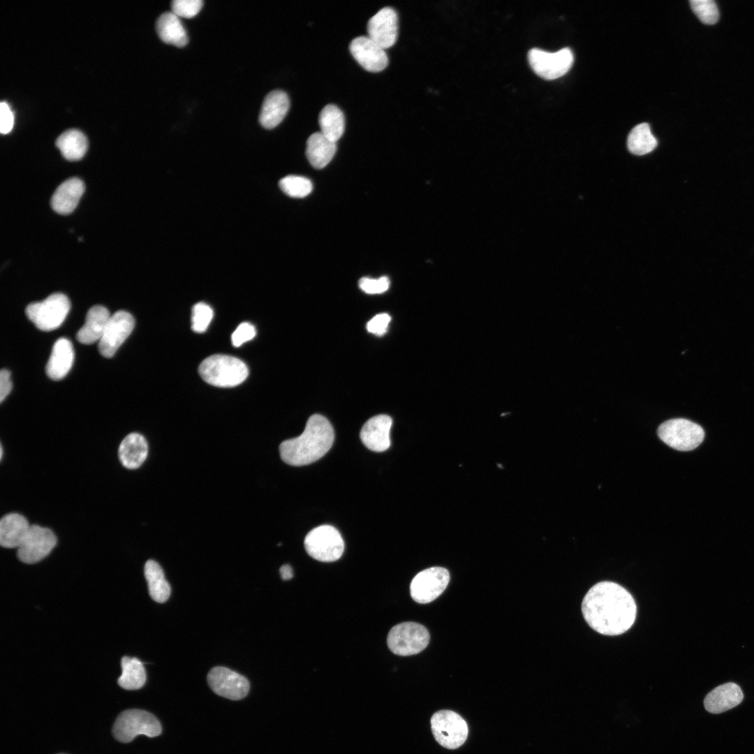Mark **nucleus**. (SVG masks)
<instances>
[{
  "mask_svg": "<svg viewBox=\"0 0 754 754\" xmlns=\"http://www.w3.org/2000/svg\"><path fill=\"white\" fill-rule=\"evenodd\" d=\"M582 612L586 623L596 632L619 635L634 623L637 607L626 589L615 582L605 581L589 590L582 600Z\"/></svg>",
  "mask_w": 754,
  "mask_h": 754,
  "instance_id": "nucleus-1",
  "label": "nucleus"
},
{
  "mask_svg": "<svg viewBox=\"0 0 754 754\" xmlns=\"http://www.w3.org/2000/svg\"><path fill=\"white\" fill-rule=\"evenodd\" d=\"M334 440V429L328 420L314 414L308 419L301 435L280 444V456L291 466L308 465L323 457L331 448Z\"/></svg>",
  "mask_w": 754,
  "mask_h": 754,
  "instance_id": "nucleus-2",
  "label": "nucleus"
},
{
  "mask_svg": "<svg viewBox=\"0 0 754 754\" xmlns=\"http://www.w3.org/2000/svg\"><path fill=\"white\" fill-rule=\"evenodd\" d=\"M202 378L220 387H232L244 382L249 375L246 364L233 356L216 354L205 359L198 367Z\"/></svg>",
  "mask_w": 754,
  "mask_h": 754,
  "instance_id": "nucleus-3",
  "label": "nucleus"
},
{
  "mask_svg": "<svg viewBox=\"0 0 754 754\" xmlns=\"http://www.w3.org/2000/svg\"><path fill=\"white\" fill-rule=\"evenodd\" d=\"M70 308L71 303L68 297L57 293L49 295L43 301L29 304L25 313L38 329L51 331L63 323Z\"/></svg>",
  "mask_w": 754,
  "mask_h": 754,
  "instance_id": "nucleus-4",
  "label": "nucleus"
},
{
  "mask_svg": "<svg viewBox=\"0 0 754 754\" xmlns=\"http://www.w3.org/2000/svg\"><path fill=\"white\" fill-rule=\"evenodd\" d=\"M658 435L670 447L679 451H690L702 443L704 431L700 425L689 420L674 418L659 426Z\"/></svg>",
  "mask_w": 754,
  "mask_h": 754,
  "instance_id": "nucleus-5",
  "label": "nucleus"
},
{
  "mask_svg": "<svg viewBox=\"0 0 754 754\" xmlns=\"http://www.w3.org/2000/svg\"><path fill=\"white\" fill-rule=\"evenodd\" d=\"M161 733V725L158 719L153 714L140 709L123 711L113 726L115 738L124 743L131 741L139 734L154 737Z\"/></svg>",
  "mask_w": 754,
  "mask_h": 754,
  "instance_id": "nucleus-6",
  "label": "nucleus"
},
{
  "mask_svg": "<svg viewBox=\"0 0 754 754\" xmlns=\"http://www.w3.org/2000/svg\"><path fill=\"white\" fill-rule=\"evenodd\" d=\"M429 633L424 626L408 621L394 626L387 635V643L394 654L407 656L423 651L429 644Z\"/></svg>",
  "mask_w": 754,
  "mask_h": 754,
  "instance_id": "nucleus-7",
  "label": "nucleus"
},
{
  "mask_svg": "<svg viewBox=\"0 0 754 754\" xmlns=\"http://www.w3.org/2000/svg\"><path fill=\"white\" fill-rule=\"evenodd\" d=\"M304 547L309 556L322 562H333L343 554L344 542L340 533L330 525H321L305 537Z\"/></svg>",
  "mask_w": 754,
  "mask_h": 754,
  "instance_id": "nucleus-8",
  "label": "nucleus"
},
{
  "mask_svg": "<svg viewBox=\"0 0 754 754\" xmlns=\"http://www.w3.org/2000/svg\"><path fill=\"white\" fill-rule=\"evenodd\" d=\"M431 727L438 743L449 749L461 746L468 736L466 721L459 714L449 710L435 713L431 718Z\"/></svg>",
  "mask_w": 754,
  "mask_h": 754,
  "instance_id": "nucleus-9",
  "label": "nucleus"
},
{
  "mask_svg": "<svg viewBox=\"0 0 754 754\" xmlns=\"http://www.w3.org/2000/svg\"><path fill=\"white\" fill-rule=\"evenodd\" d=\"M528 60L535 74L543 79L552 80L564 75L570 69L574 56L568 47L553 53L533 48L528 53Z\"/></svg>",
  "mask_w": 754,
  "mask_h": 754,
  "instance_id": "nucleus-10",
  "label": "nucleus"
},
{
  "mask_svg": "<svg viewBox=\"0 0 754 754\" xmlns=\"http://www.w3.org/2000/svg\"><path fill=\"white\" fill-rule=\"evenodd\" d=\"M450 581L448 570L442 567H432L417 573L410 585L412 598L421 604L437 598L446 589Z\"/></svg>",
  "mask_w": 754,
  "mask_h": 754,
  "instance_id": "nucleus-11",
  "label": "nucleus"
},
{
  "mask_svg": "<svg viewBox=\"0 0 754 754\" xmlns=\"http://www.w3.org/2000/svg\"><path fill=\"white\" fill-rule=\"evenodd\" d=\"M57 544V538L52 530L38 525L30 528L17 547L18 559L25 563H35L46 557Z\"/></svg>",
  "mask_w": 754,
  "mask_h": 754,
  "instance_id": "nucleus-12",
  "label": "nucleus"
},
{
  "mask_svg": "<svg viewBox=\"0 0 754 754\" xmlns=\"http://www.w3.org/2000/svg\"><path fill=\"white\" fill-rule=\"evenodd\" d=\"M135 320L131 313L121 310L111 315L98 341L99 353L112 357L133 331Z\"/></svg>",
  "mask_w": 754,
  "mask_h": 754,
  "instance_id": "nucleus-13",
  "label": "nucleus"
},
{
  "mask_svg": "<svg viewBox=\"0 0 754 754\" xmlns=\"http://www.w3.org/2000/svg\"><path fill=\"white\" fill-rule=\"evenodd\" d=\"M207 682L216 694L232 700H239L246 697L250 687L246 677L230 669L220 666L210 670L207 674Z\"/></svg>",
  "mask_w": 754,
  "mask_h": 754,
  "instance_id": "nucleus-14",
  "label": "nucleus"
},
{
  "mask_svg": "<svg viewBox=\"0 0 754 754\" xmlns=\"http://www.w3.org/2000/svg\"><path fill=\"white\" fill-rule=\"evenodd\" d=\"M349 50L353 58L367 71L380 72L388 64L385 49L368 36H360L353 39Z\"/></svg>",
  "mask_w": 754,
  "mask_h": 754,
  "instance_id": "nucleus-15",
  "label": "nucleus"
},
{
  "mask_svg": "<svg viewBox=\"0 0 754 754\" xmlns=\"http://www.w3.org/2000/svg\"><path fill=\"white\" fill-rule=\"evenodd\" d=\"M368 36L385 50L394 45L398 36L396 10L387 6L379 10L367 23Z\"/></svg>",
  "mask_w": 754,
  "mask_h": 754,
  "instance_id": "nucleus-16",
  "label": "nucleus"
},
{
  "mask_svg": "<svg viewBox=\"0 0 754 754\" xmlns=\"http://www.w3.org/2000/svg\"><path fill=\"white\" fill-rule=\"evenodd\" d=\"M392 418L387 415H378L369 419L362 426L360 436L362 443L370 450L380 452L390 446V431Z\"/></svg>",
  "mask_w": 754,
  "mask_h": 754,
  "instance_id": "nucleus-17",
  "label": "nucleus"
},
{
  "mask_svg": "<svg viewBox=\"0 0 754 754\" xmlns=\"http://www.w3.org/2000/svg\"><path fill=\"white\" fill-rule=\"evenodd\" d=\"M744 699L741 688L729 682L716 687L704 700V705L711 714H720L739 705Z\"/></svg>",
  "mask_w": 754,
  "mask_h": 754,
  "instance_id": "nucleus-18",
  "label": "nucleus"
},
{
  "mask_svg": "<svg viewBox=\"0 0 754 754\" xmlns=\"http://www.w3.org/2000/svg\"><path fill=\"white\" fill-rule=\"evenodd\" d=\"M290 108L287 94L282 90L269 92L264 99L259 114V122L267 129L277 126L284 119Z\"/></svg>",
  "mask_w": 754,
  "mask_h": 754,
  "instance_id": "nucleus-19",
  "label": "nucleus"
},
{
  "mask_svg": "<svg viewBox=\"0 0 754 754\" xmlns=\"http://www.w3.org/2000/svg\"><path fill=\"white\" fill-rule=\"evenodd\" d=\"M73 360L74 350L71 342L64 337L58 339L53 345L46 364L47 375L54 380L62 379L71 369Z\"/></svg>",
  "mask_w": 754,
  "mask_h": 754,
  "instance_id": "nucleus-20",
  "label": "nucleus"
},
{
  "mask_svg": "<svg viewBox=\"0 0 754 754\" xmlns=\"http://www.w3.org/2000/svg\"><path fill=\"white\" fill-rule=\"evenodd\" d=\"M84 191V184L81 179L73 177L64 181L52 196V208L60 214L71 213L77 207Z\"/></svg>",
  "mask_w": 754,
  "mask_h": 754,
  "instance_id": "nucleus-21",
  "label": "nucleus"
},
{
  "mask_svg": "<svg viewBox=\"0 0 754 754\" xmlns=\"http://www.w3.org/2000/svg\"><path fill=\"white\" fill-rule=\"evenodd\" d=\"M118 454L120 462L126 468L136 469L145 461L148 454V443L138 433L128 434L121 442Z\"/></svg>",
  "mask_w": 754,
  "mask_h": 754,
  "instance_id": "nucleus-22",
  "label": "nucleus"
},
{
  "mask_svg": "<svg viewBox=\"0 0 754 754\" xmlns=\"http://www.w3.org/2000/svg\"><path fill=\"white\" fill-rule=\"evenodd\" d=\"M111 315L107 308L95 305L88 311L84 324L76 338L83 344H91L101 339Z\"/></svg>",
  "mask_w": 754,
  "mask_h": 754,
  "instance_id": "nucleus-23",
  "label": "nucleus"
},
{
  "mask_svg": "<svg viewBox=\"0 0 754 754\" xmlns=\"http://www.w3.org/2000/svg\"><path fill=\"white\" fill-rule=\"evenodd\" d=\"M30 526L27 519L18 513L4 515L0 522V544L6 548H17Z\"/></svg>",
  "mask_w": 754,
  "mask_h": 754,
  "instance_id": "nucleus-24",
  "label": "nucleus"
},
{
  "mask_svg": "<svg viewBox=\"0 0 754 754\" xmlns=\"http://www.w3.org/2000/svg\"><path fill=\"white\" fill-rule=\"evenodd\" d=\"M337 151V142L327 138L320 131L312 133L306 140V155L315 168H325Z\"/></svg>",
  "mask_w": 754,
  "mask_h": 754,
  "instance_id": "nucleus-25",
  "label": "nucleus"
},
{
  "mask_svg": "<svg viewBox=\"0 0 754 754\" xmlns=\"http://www.w3.org/2000/svg\"><path fill=\"white\" fill-rule=\"evenodd\" d=\"M158 36L165 43L178 47H184L188 37L179 17L172 11L161 14L156 23Z\"/></svg>",
  "mask_w": 754,
  "mask_h": 754,
  "instance_id": "nucleus-26",
  "label": "nucleus"
},
{
  "mask_svg": "<svg viewBox=\"0 0 754 754\" xmlns=\"http://www.w3.org/2000/svg\"><path fill=\"white\" fill-rule=\"evenodd\" d=\"M144 572L151 598L157 603L165 602L170 597L171 589L160 565L154 560H148Z\"/></svg>",
  "mask_w": 754,
  "mask_h": 754,
  "instance_id": "nucleus-27",
  "label": "nucleus"
},
{
  "mask_svg": "<svg viewBox=\"0 0 754 754\" xmlns=\"http://www.w3.org/2000/svg\"><path fill=\"white\" fill-rule=\"evenodd\" d=\"M56 146L62 156L68 161H77L85 154L88 141L79 130L70 129L61 133L56 140Z\"/></svg>",
  "mask_w": 754,
  "mask_h": 754,
  "instance_id": "nucleus-28",
  "label": "nucleus"
},
{
  "mask_svg": "<svg viewBox=\"0 0 754 754\" xmlns=\"http://www.w3.org/2000/svg\"><path fill=\"white\" fill-rule=\"evenodd\" d=\"M318 123L320 132L329 140L337 142L345 129L343 112L335 105H326L320 112Z\"/></svg>",
  "mask_w": 754,
  "mask_h": 754,
  "instance_id": "nucleus-29",
  "label": "nucleus"
},
{
  "mask_svg": "<svg viewBox=\"0 0 754 754\" xmlns=\"http://www.w3.org/2000/svg\"><path fill=\"white\" fill-rule=\"evenodd\" d=\"M121 674L118 679L119 685L126 690H137L146 681V672L143 663L136 658L124 656L121 658Z\"/></svg>",
  "mask_w": 754,
  "mask_h": 754,
  "instance_id": "nucleus-30",
  "label": "nucleus"
},
{
  "mask_svg": "<svg viewBox=\"0 0 754 754\" xmlns=\"http://www.w3.org/2000/svg\"><path fill=\"white\" fill-rule=\"evenodd\" d=\"M657 145V140L652 135L647 123H642L635 126L628 137V150L635 155L646 154L652 151Z\"/></svg>",
  "mask_w": 754,
  "mask_h": 754,
  "instance_id": "nucleus-31",
  "label": "nucleus"
},
{
  "mask_svg": "<svg viewBox=\"0 0 754 754\" xmlns=\"http://www.w3.org/2000/svg\"><path fill=\"white\" fill-rule=\"evenodd\" d=\"M279 185L284 193L298 198L306 197L313 188L312 183L308 178L297 175L284 177L279 181Z\"/></svg>",
  "mask_w": 754,
  "mask_h": 754,
  "instance_id": "nucleus-32",
  "label": "nucleus"
},
{
  "mask_svg": "<svg viewBox=\"0 0 754 754\" xmlns=\"http://www.w3.org/2000/svg\"><path fill=\"white\" fill-rule=\"evenodd\" d=\"M689 2L693 11L702 23L714 24L717 22L719 12L714 1L690 0Z\"/></svg>",
  "mask_w": 754,
  "mask_h": 754,
  "instance_id": "nucleus-33",
  "label": "nucleus"
},
{
  "mask_svg": "<svg viewBox=\"0 0 754 754\" xmlns=\"http://www.w3.org/2000/svg\"><path fill=\"white\" fill-rule=\"evenodd\" d=\"M214 316L210 306L205 302H198L192 308L191 328L196 333L205 332Z\"/></svg>",
  "mask_w": 754,
  "mask_h": 754,
  "instance_id": "nucleus-34",
  "label": "nucleus"
},
{
  "mask_svg": "<svg viewBox=\"0 0 754 754\" xmlns=\"http://www.w3.org/2000/svg\"><path fill=\"white\" fill-rule=\"evenodd\" d=\"M202 6L201 0H174L171 2L172 12L179 17L191 18L200 12Z\"/></svg>",
  "mask_w": 754,
  "mask_h": 754,
  "instance_id": "nucleus-35",
  "label": "nucleus"
},
{
  "mask_svg": "<svg viewBox=\"0 0 754 754\" xmlns=\"http://www.w3.org/2000/svg\"><path fill=\"white\" fill-rule=\"evenodd\" d=\"M390 283V280L387 276H381L378 279L362 277L358 282L360 288L370 295L380 294L385 292L389 288Z\"/></svg>",
  "mask_w": 754,
  "mask_h": 754,
  "instance_id": "nucleus-36",
  "label": "nucleus"
},
{
  "mask_svg": "<svg viewBox=\"0 0 754 754\" xmlns=\"http://www.w3.org/2000/svg\"><path fill=\"white\" fill-rule=\"evenodd\" d=\"M256 334V328L252 324L247 322L242 323L232 334V343L235 347H239L244 343L253 339Z\"/></svg>",
  "mask_w": 754,
  "mask_h": 754,
  "instance_id": "nucleus-37",
  "label": "nucleus"
},
{
  "mask_svg": "<svg viewBox=\"0 0 754 754\" xmlns=\"http://www.w3.org/2000/svg\"><path fill=\"white\" fill-rule=\"evenodd\" d=\"M390 320L387 313L377 314L367 323V329L370 333L381 336L386 332Z\"/></svg>",
  "mask_w": 754,
  "mask_h": 754,
  "instance_id": "nucleus-38",
  "label": "nucleus"
},
{
  "mask_svg": "<svg viewBox=\"0 0 754 754\" xmlns=\"http://www.w3.org/2000/svg\"><path fill=\"white\" fill-rule=\"evenodd\" d=\"M14 115L10 106L6 101L0 104V131L2 134L8 133L13 128Z\"/></svg>",
  "mask_w": 754,
  "mask_h": 754,
  "instance_id": "nucleus-39",
  "label": "nucleus"
},
{
  "mask_svg": "<svg viewBox=\"0 0 754 754\" xmlns=\"http://www.w3.org/2000/svg\"><path fill=\"white\" fill-rule=\"evenodd\" d=\"M12 388L10 381V373L6 369H2L0 372V401L3 402L8 395Z\"/></svg>",
  "mask_w": 754,
  "mask_h": 754,
  "instance_id": "nucleus-40",
  "label": "nucleus"
},
{
  "mask_svg": "<svg viewBox=\"0 0 754 754\" xmlns=\"http://www.w3.org/2000/svg\"><path fill=\"white\" fill-rule=\"evenodd\" d=\"M279 572L281 574V577L283 580L290 579L293 577V569L291 566L288 564L283 565L280 568Z\"/></svg>",
  "mask_w": 754,
  "mask_h": 754,
  "instance_id": "nucleus-41",
  "label": "nucleus"
},
{
  "mask_svg": "<svg viewBox=\"0 0 754 754\" xmlns=\"http://www.w3.org/2000/svg\"><path fill=\"white\" fill-rule=\"evenodd\" d=\"M2 455H3V448H2V446H1V458H2Z\"/></svg>",
  "mask_w": 754,
  "mask_h": 754,
  "instance_id": "nucleus-42",
  "label": "nucleus"
}]
</instances>
